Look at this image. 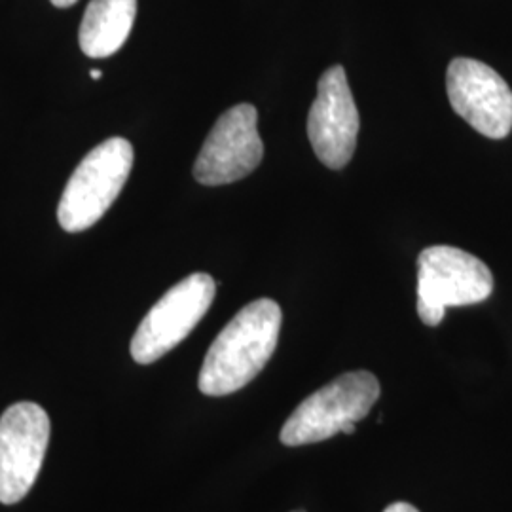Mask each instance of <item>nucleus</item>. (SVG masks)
I'll return each instance as SVG.
<instances>
[{
    "instance_id": "nucleus-8",
    "label": "nucleus",
    "mask_w": 512,
    "mask_h": 512,
    "mask_svg": "<svg viewBox=\"0 0 512 512\" xmlns=\"http://www.w3.org/2000/svg\"><path fill=\"white\" fill-rule=\"evenodd\" d=\"M446 92L452 109L490 139H503L512 129V90L482 61L458 57L446 73Z\"/></svg>"
},
{
    "instance_id": "nucleus-2",
    "label": "nucleus",
    "mask_w": 512,
    "mask_h": 512,
    "mask_svg": "<svg viewBox=\"0 0 512 512\" xmlns=\"http://www.w3.org/2000/svg\"><path fill=\"white\" fill-rule=\"evenodd\" d=\"M382 387L372 372H346L311 393L285 421L279 439L285 446H304L329 440L338 433L353 435L380 399Z\"/></svg>"
},
{
    "instance_id": "nucleus-12",
    "label": "nucleus",
    "mask_w": 512,
    "mask_h": 512,
    "mask_svg": "<svg viewBox=\"0 0 512 512\" xmlns=\"http://www.w3.org/2000/svg\"><path fill=\"white\" fill-rule=\"evenodd\" d=\"M57 8H71L78 0H50Z\"/></svg>"
},
{
    "instance_id": "nucleus-13",
    "label": "nucleus",
    "mask_w": 512,
    "mask_h": 512,
    "mask_svg": "<svg viewBox=\"0 0 512 512\" xmlns=\"http://www.w3.org/2000/svg\"><path fill=\"white\" fill-rule=\"evenodd\" d=\"M90 74H92L93 80H99V78L103 76V73H101V71H97V69H93L92 73Z\"/></svg>"
},
{
    "instance_id": "nucleus-9",
    "label": "nucleus",
    "mask_w": 512,
    "mask_h": 512,
    "mask_svg": "<svg viewBox=\"0 0 512 512\" xmlns=\"http://www.w3.org/2000/svg\"><path fill=\"white\" fill-rule=\"evenodd\" d=\"M359 135V110L342 65L319 78L317 97L308 116V137L315 156L330 169H342L353 158Z\"/></svg>"
},
{
    "instance_id": "nucleus-4",
    "label": "nucleus",
    "mask_w": 512,
    "mask_h": 512,
    "mask_svg": "<svg viewBox=\"0 0 512 512\" xmlns=\"http://www.w3.org/2000/svg\"><path fill=\"white\" fill-rule=\"evenodd\" d=\"M494 275L476 256L458 247L435 245L418 258V315L437 327L452 306H473L490 298Z\"/></svg>"
},
{
    "instance_id": "nucleus-10",
    "label": "nucleus",
    "mask_w": 512,
    "mask_h": 512,
    "mask_svg": "<svg viewBox=\"0 0 512 512\" xmlns=\"http://www.w3.org/2000/svg\"><path fill=\"white\" fill-rule=\"evenodd\" d=\"M137 0H92L80 25V48L92 59L116 54L128 40Z\"/></svg>"
},
{
    "instance_id": "nucleus-6",
    "label": "nucleus",
    "mask_w": 512,
    "mask_h": 512,
    "mask_svg": "<svg viewBox=\"0 0 512 512\" xmlns=\"http://www.w3.org/2000/svg\"><path fill=\"white\" fill-rule=\"evenodd\" d=\"M50 418L35 403L12 404L0 418V503H19L37 482L50 442Z\"/></svg>"
},
{
    "instance_id": "nucleus-7",
    "label": "nucleus",
    "mask_w": 512,
    "mask_h": 512,
    "mask_svg": "<svg viewBox=\"0 0 512 512\" xmlns=\"http://www.w3.org/2000/svg\"><path fill=\"white\" fill-rule=\"evenodd\" d=\"M264 158V145L258 133V112L241 103L226 110L207 135L194 177L205 186L236 183L251 175Z\"/></svg>"
},
{
    "instance_id": "nucleus-1",
    "label": "nucleus",
    "mask_w": 512,
    "mask_h": 512,
    "mask_svg": "<svg viewBox=\"0 0 512 512\" xmlns=\"http://www.w3.org/2000/svg\"><path fill=\"white\" fill-rule=\"evenodd\" d=\"M281 323V308L270 298L238 311L205 355L198 378L203 395L224 397L251 384L274 355Z\"/></svg>"
},
{
    "instance_id": "nucleus-5",
    "label": "nucleus",
    "mask_w": 512,
    "mask_h": 512,
    "mask_svg": "<svg viewBox=\"0 0 512 512\" xmlns=\"http://www.w3.org/2000/svg\"><path fill=\"white\" fill-rule=\"evenodd\" d=\"M215 293V279L207 274L188 275L171 287L141 321L131 340V357L150 365L177 348L209 311Z\"/></svg>"
},
{
    "instance_id": "nucleus-11",
    "label": "nucleus",
    "mask_w": 512,
    "mask_h": 512,
    "mask_svg": "<svg viewBox=\"0 0 512 512\" xmlns=\"http://www.w3.org/2000/svg\"><path fill=\"white\" fill-rule=\"evenodd\" d=\"M384 512H420L414 505H410V503H393V505H389Z\"/></svg>"
},
{
    "instance_id": "nucleus-3",
    "label": "nucleus",
    "mask_w": 512,
    "mask_h": 512,
    "mask_svg": "<svg viewBox=\"0 0 512 512\" xmlns=\"http://www.w3.org/2000/svg\"><path fill=\"white\" fill-rule=\"evenodd\" d=\"M133 167V147L122 137L97 145L74 169L57 207L65 232L92 228L120 196Z\"/></svg>"
},
{
    "instance_id": "nucleus-14",
    "label": "nucleus",
    "mask_w": 512,
    "mask_h": 512,
    "mask_svg": "<svg viewBox=\"0 0 512 512\" xmlns=\"http://www.w3.org/2000/svg\"><path fill=\"white\" fill-rule=\"evenodd\" d=\"M298 512H300V511H298Z\"/></svg>"
}]
</instances>
